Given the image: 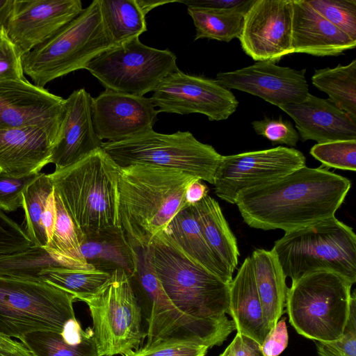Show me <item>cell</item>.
<instances>
[{
	"label": "cell",
	"instance_id": "obj_1",
	"mask_svg": "<svg viewBox=\"0 0 356 356\" xmlns=\"http://www.w3.org/2000/svg\"><path fill=\"white\" fill-rule=\"evenodd\" d=\"M350 187L346 177L305 165L241 192L236 204L250 227L286 232L334 217Z\"/></svg>",
	"mask_w": 356,
	"mask_h": 356
},
{
	"label": "cell",
	"instance_id": "obj_2",
	"mask_svg": "<svg viewBox=\"0 0 356 356\" xmlns=\"http://www.w3.org/2000/svg\"><path fill=\"white\" fill-rule=\"evenodd\" d=\"M120 168V225L133 247L144 250L178 212L190 207L186 191L198 178L181 170L149 164Z\"/></svg>",
	"mask_w": 356,
	"mask_h": 356
},
{
	"label": "cell",
	"instance_id": "obj_3",
	"mask_svg": "<svg viewBox=\"0 0 356 356\" xmlns=\"http://www.w3.org/2000/svg\"><path fill=\"white\" fill-rule=\"evenodd\" d=\"M120 167L101 147L75 163L49 174L81 241L121 227L118 181Z\"/></svg>",
	"mask_w": 356,
	"mask_h": 356
},
{
	"label": "cell",
	"instance_id": "obj_4",
	"mask_svg": "<svg viewBox=\"0 0 356 356\" xmlns=\"http://www.w3.org/2000/svg\"><path fill=\"white\" fill-rule=\"evenodd\" d=\"M175 306L197 319L227 313L229 284L192 260L165 231L143 250Z\"/></svg>",
	"mask_w": 356,
	"mask_h": 356
},
{
	"label": "cell",
	"instance_id": "obj_5",
	"mask_svg": "<svg viewBox=\"0 0 356 356\" xmlns=\"http://www.w3.org/2000/svg\"><path fill=\"white\" fill-rule=\"evenodd\" d=\"M272 250L292 282L319 270L356 282V235L335 216L285 232Z\"/></svg>",
	"mask_w": 356,
	"mask_h": 356
},
{
	"label": "cell",
	"instance_id": "obj_6",
	"mask_svg": "<svg viewBox=\"0 0 356 356\" xmlns=\"http://www.w3.org/2000/svg\"><path fill=\"white\" fill-rule=\"evenodd\" d=\"M113 45L105 29L99 0H94L70 23L22 57L24 74L33 84L49 82L86 65Z\"/></svg>",
	"mask_w": 356,
	"mask_h": 356
},
{
	"label": "cell",
	"instance_id": "obj_7",
	"mask_svg": "<svg viewBox=\"0 0 356 356\" xmlns=\"http://www.w3.org/2000/svg\"><path fill=\"white\" fill-rule=\"evenodd\" d=\"M352 285L327 270L309 273L292 282L285 302L289 323L298 334L316 341L339 339L349 314Z\"/></svg>",
	"mask_w": 356,
	"mask_h": 356
},
{
	"label": "cell",
	"instance_id": "obj_8",
	"mask_svg": "<svg viewBox=\"0 0 356 356\" xmlns=\"http://www.w3.org/2000/svg\"><path fill=\"white\" fill-rule=\"evenodd\" d=\"M75 296L42 280L0 275V334L20 339L38 330L60 333L76 318Z\"/></svg>",
	"mask_w": 356,
	"mask_h": 356
},
{
	"label": "cell",
	"instance_id": "obj_9",
	"mask_svg": "<svg viewBox=\"0 0 356 356\" xmlns=\"http://www.w3.org/2000/svg\"><path fill=\"white\" fill-rule=\"evenodd\" d=\"M102 148L120 166L142 163L181 170L214 184L222 155L199 141L190 131L161 134L154 129L118 142H103Z\"/></svg>",
	"mask_w": 356,
	"mask_h": 356
},
{
	"label": "cell",
	"instance_id": "obj_10",
	"mask_svg": "<svg viewBox=\"0 0 356 356\" xmlns=\"http://www.w3.org/2000/svg\"><path fill=\"white\" fill-rule=\"evenodd\" d=\"M132 284L123 269H116L97 291L81 300L89 307L99 356H129L145 337Z\"/></svg>",
	"mask_w": 356,
	"mask_h": 356
},
{
	"label": "cell",
	"instance_id": "obj_11",
	"mask_svg": "<svg viewBox=\"0 0 356 356\" xmlns=\"http://www.w3.org/2000/svg\"><path fill=\"white\" fill-rule=\"evenodd\" d=\"M85 69L106 90L144 96L178 67L173 52L147 46L134 38L101 52Z\"/></svg>",
	"mask_w": 356,
	"mask_h": 356
},
{
	"label": "cell",
	"instance_id": "obj_12",
	"mask_svg": "<svg viewBox=\"0 0 356 356\" xmlns=\"http://www.w3.org/2000/svg\"><path fill=\"white\" fill-rule=\"evenodd\" d=\"M139 254L134 278L150 305L146 345L168 339L194 341L211 348L221 345L235 328L226 315L197 319L180 312L172 302L143 250Z\"/></svg>",
	"mask_w": 356,
	"mask_h": 356
},
{
	"label": "cell",
	"instance_id": "obj_13",
	"mask_svg": "<svg viewBox=\"0 0 356 356\" xmlns=\"http://www.w3.org/2000/svg\"><path fill=\"white\" fill-rule=\"evenodd\" d=\"M305 163L300 151L283 146L222 156L215 174L214 191L221 200L236 204L241 192L273 181Z\"/></svg>",
	"mask_w": 356,
	"mask_h": 356
},
{
	"label": "cell",
	"instance_id": "obj_14",
	"mask_svg": "<svg viewBox=\"0 0 356 356\" xmlns=\"http://www.w3.org/2000/svg\"><path fill=\"white\" fill-rule=\"evenodd\" d=\"M159 113H201L211 121L227 119L238 101L216 79L191 75L179 69L168 74L150 97Z\"/></svg>",
	"mask_w": 356,
	"mask_h": 356
},
{
	"label": "cell",
	"instance_id": "obj_15",
	"mask_svg": "<svg viewBox=\"0 0 356 356\" xmlns=\"http://www.w3.org/2000/svg\"><path fill=\"white\" fill-rule=\"evenodd\" d=\"M292 0H254L238 38L243 51L257 62L277 63L293 53Z\"/></svg>",
	"mask_w": 356,
	"mask_h": 356
},
{
	"label": "cell",
	"instance_id": "obj_16",
	"mask_svg": "<svg viewBox=\"0 0 356 356\" xmlns=\"http://www.w3.org/2000/svg\"><path fill=\"white\" fill-rule=\"evenodd\" d=\"M65 111V99L26 79L0 80V128L38 127L55 143Z\"/></svg>",
	"mask_w": 356,
	"mask_h": 356
},
{
	"label": "cell",
	"instance_id": "obj_17",
	"mask_svg": "<svg viewBox=\"0 0 356 356\" xmlns=\"http://www.w3.org/2000/svg\"><path fill=\"white\" fill-rule=\"evenodd\" d=\"M83 10L80 0H13L5 28L23 56L49 40Z\"/></svg>",
	"mask_w": 356,
	"mask_h": 356
},
{
	"label": "cell",
	"instance_id": "obj_18",
	"mask_svg": "<svg viewBox=\"0 0 356 356\" xmlns=\"http://www.w3.org/2000/svg\"><path fill=\"white\" fill-rule=\"evenodd\" d=\"M306 69L297 70L272 62H257L241 69L219 72L215 79L230 90L257 96L278 107L304 101L309 92Z\"/></svg>",
	"mask_w": 356,
	"mask_h": 356
},
{
	"label": "cell",
	"instance_id": "obj_19",
	"mask_svg": "<svg viewBox=\"0 0 356 356\" xmlns=\"http://www.w3.org/2000/svg\"><path fill=\"white\" fill-rule=\"evenodd\" d=\"M158 110L151 98L105 90L92 99V118L100 140H124L153 129Z\"/></svg>",
	"mask_w": 356,
	"mask_h": 356
},
{
	"label": "cell",
	"instance_id": "obj_20",
	"mask_svg": "<svg viewBox=\"0 0 356 356\" xmlns=\"http://www.w3.org/2000/svg\"><path fill=\"white\" fill-rule=\"evenodd\" d=\"M92 97L84 89L73 91L65 99V111L49 163L55 171L65 168L101 148L92 118Z\"/></svg>",
	"mask_w": 356,
	"mask_h": 356
},
{
	"label": "cell",
	"instance_id": "obj_21",
	"mask_svg": "<svg viewBox=\"0 0 356 356\" xmlns=\"http://www.w3.org/2000/svg\"><path fill=\"white\" fill-rule=\"evenodd\" d=\"M295 122L302 141L323 143L356 140V118L343 111L328 99L310 93L300 103L279 107Z\"/></svg>",
	"mask_w": 356,
	"mask_h": 356
},
{
	"label": "cell",
	"instance_id": "obj_22",
	"mask_svg": "<svg viewBox=\"0 0 356 356\" xmlns=\"http://www.w3.org/2000/svg\"><path fill=\"white\" fill-rule=\"evenodd\" d=\"M293 53L337 56L354 49L356 40L316 11L307 0H292Z\"/></svg>",
	"mask_w": 356,
	"mask_h": 356
},
{
	"label": "cell",
	"instance_id": "obj_23",
	"mask_svg": "<svg viewBox=\"0 0 356 356\" xmlns=\"http://www.w3.org/2000/svg\"><path fill=\"white\" fill-rule=\"evenodd\" d=\"M54 144L38 127L0 128V172L16 177L40 173L49 163Z\"/></svg>",
	"mask_w": 356,
	"mask_h": 356
},
{
	"label": "cell",
	"instance_id": "obj_24",
	"mask_svg": "<svg viewBox=\"0 0 356 356\" xmlns=\"http://www.w3.org/2000/svg\"><path fill=\"white\" fill-rule=\"evenodd\" d=\"M227 314L232 318L237 332L262 344L270 328L257 292L250 257L245 259L229 284Z\"/></svg>",
	"mask_w": 356,
	"mask_h": 356
},
{
	"label": "cell",
	"instance_id": "obj_25",
	"mask_svg": "<svg viewBox=\"0 0 356 356\" xmlns=\"http://www.w3.org/2000/svg\"><path fill=\"white\" fill-rule=\"evenodd\" d=\"M81 250L87 263L95 269L109 273L123 269L131 277L137 272L138 252L129 243L121 227L84 236Z\"/></svg>",
	"mask_w": 356,
	"mask_h": 356
},
{
	"label": "cell",
	"instance_id": "obj_26",
	"mask_svg": "<svg viewBox=\"0 0 356 356\" xmlns=\"http://www.w3.org/2000/svg\"><path fill=\"white\" fill-rule=\"evenodd\" d=\"M190 209L216 259L233 275L238 263L239 251L218 202L207 195L191 205Z\"/></svg>",
	"mask_w": 356,
	"mask_h": 356
},
{
	"label": "cell",
	"instance_id": "obj_27",
	"mask_svg": "<svg viewBox=\"0 0 356 356\" xmlns=\"http://www.w3.org/2000/svg\"><path fill=\"white\" fill-rule=\"evenodd\" d=\"M250 257L257 292L270 330L284 313L288 290L286 277L272 250L257 249Z\"/></svg>",
	"mask_w": 356,
	"mask_h": 356
},
{
	"label": "cell",
	"instance_id": "obj_28",
	"mask_svg": "<svg viewBox=\"0 0 356 356\" xmlns=\"http://www.w3.org/2000/svg\"><path fill=\"white\" fill-rule=\"evenodd\" d=\"M164 231L192 260L226 284L231 283L232 275L216 259L190 207L178 212Z\"/></svg>",
	"mask_w": 356,
	"mask_h": 356
},
{
	"label": "cell",
	"instance_id": "obj_29",
	"mask_svg": "<svg viewBox=\"0 0 356 356\" xmlns=\"http://www.w3.org/2000/svg\"><path fill=\"white\" fill-rule=\"evenodd\" d=\"M102 21L113 45L147 31L146 14L138 0H99Z\"/></svg>",
	"mask_w": 356,
	"mask_h": 356
},
{
	"label": "cell",
	"instance_id": "obj_30",
	"mask_svg": "<svg viewBox=\"0 0 356 356\" xmlns=\"http://www.w3.org/2000/svg\"><path fill=\"white\" fill-rule=\"evenodd\" d=\"M20 341L32 356H99L92 330L81 339H72L50 330L35 331L23 336Z\"/></svg>",
	"mask_w": 356,
	"mask_h": 356
},
{
	"label": "cell",
	"instance_id": "obj_31",
	"mask_svg": "<svg viewBox=\"0 0 356 356\" xmlns=\"http://www.w3.org/2000/svg\"><path fill=\"white\" fill-rule=\"evenodd\" d=\"M312 84L328 95L329 100L356 118V60L348 65L317 70Z\"/></svg>",
	"mask_w": 356,
	"mask_h": 356
},
{
	"label": "cell",
	"instance_id": "obj_32",
	"mask_svg": "<svg viewBox=\"0 0 356 356\" xmlns=\"http://www.w3.org/2000/svg\"><path fill=\"white\" fill-rule=\"evenodd\" d=\"M56 219L52 237L44 249L56 257L64 267L92 269L84 259L76 229L58 194L54 191Z\"/></svg>",
	"mask_w": 356,
	"mask_h": 356
},
{
	"label": "cell",
	"instance_id": "obj_33",
	"mask_svg": "<svg viewBox=\"0 0 356 356\" xmlns=\"http://www.w3.org/2000/svg\"><path fill=\"white\" fill-rule=\"evenodd\" d=\"M247 11L187 7L196 30L195 40L207 38L229 42L238 39Z\"/></svg>",
	"mask_w": 356,
	"mask_h": 356
},
{
	"label": "cell",
	"instance_id": "obj_34",
	"mask_svg": "<svg viewBox=\"0 0 356 356\" xmlns=\"http://www.w3.org/2000/svg\"><path fill=\"white\" fill-rule=\"evenodd\" d=\"M53 191L54 186L49 174L41 172L22 194L24 229L35 246L44 248L49 243L42 220L47 198Z\"/></svg>",
	"mask_w": 356,
	"mask_h": 356
},
{
	"label": "cell",
	"instance_id": "obj_35",
	"mask_svg": "<svg viewBox=\"0 0 356 356\" xmlns=\"http://www.w3.org/2000/svg\"><path fill=\"white\" fill-rule=\"evenodd\" d=\"M111 273L92 269H73L54 267L42 271L39 277L43 281L73 294L81 301L92 294L107 281Z\"/></svg>",
	"mask_w": 356,
	"mask_h": 356
},
{
	"label": "cell",
	"instance_id": "obj_36",
	"mask_svg": "<svg viewBox=\"0 0 356 356\" xmlns=\"http://www.w3.org/2000/svg\"><path fill=\"white\" fill-rule=\"evenodd\" d=\"M54 267L64 266L44 248L33 245L20 252L0 255V275L41 280L39 274Z\"/></svg>",
	"mask_w": 356,
	"mask_h": 356
},
{
	"label": "cell",
	"instance_id": "obj_37",
	"mask_svg": "<svg viewBox=\"0 0 356 356\" xmlns=\"http://www.w3.org/2000/svg\"><path fill=\"white\" fill-rule=\"evenodd\" d=\"M309 153L328 168L353 172L356 170V140L317 143L311 148Z\"/></svg>",
	"mask_w": 356,
	"mask_h": 356
},
{
	"label": "cell",
	"instance_id": "obj_38",
	"mask_svg": "<svg viewBox=\"0 0 356 356\" xmlns=\"http://www.w3.org/2000/svg\"><path fill=\"white\" fill-rule=\"evenodd\" d=\"M321 15L356 40V0H307Z\"/></svg>",
	"mask_w": 356,
	"mask_h": 356
},
{
	"label": "cell",
	"instance_id": "obj_39",
	"mask_svg": "<svg viewBox=\"0 0 356 356\" xmlns=\"http://www.w3.org/2000/svg\"><path fill=\"white\" fill-rule=\"evenodd\" d=\"M318 356H356V296L351 293L348 320L341 337L330 341H316Z\"/></svg>",
	"mask_w": 356,
	"mask_h": 356
},
{
	"label": "cell",
	"instance_id": "obj_40",
	"mask_svg": "<svg viewBox=\"0 0 356 356\" xmlns=\"http://www.w3.org/2000/svg\"><path fill=\"white\" fill-rule=\"evenodd\" d=\"M209 348L191 341L168 339L145 344L129 356H206Z\"/></svg>",
	"mask_w": 356,
	"mask_h": 356
},
{
	"label": "cell",
	"instance_id": "obj_41",
	"mask_svg": "<svg viewBox=\"0 0 356 356\" xmlns=\"http://www.w3.org/2000/svg\"><path fill=\"white\" fill-rule=\"evenodd\" d=\"M252 126L257 135L267 138L273 145L295 147L300 139L292 123L281 117L277 119L265 117L262 120L253 121Z\"/></svg>",
	"mask_w": 356,
	"mask_h": 356
},
{
	"label": "cell",
	"instance_id": "obj_42",
	"mask_svg": "<svg viewBox=\"0 0 356 356\" xmlns=\"http://www.w3.org/2000/svg\"><path fill=\"white\" fill-rule=\"evenodd\" d=\"M40 173L16 177L0 172V209L11 212L22 207L24 191Z\"/></svg>",
	"mask_w": 356,
	"mask_h": 356
},
{
	"label": "cell",
	"instance_id": "obj_43",
	"mask_svg": "<svg viewBox=\"0 0 356 356\" xmlns=\"http://www.w3.org/2000/svg\"><path fill=\"white\" fill-rule=\"evenodd\" d=\"M22 54L10 38L4 26L0 27V80H23Z\"/></svg>",
	"mask_w": 356,
	"mask_h": 356
},
{
	"label": "cell",
	"instance_id": "obj_44",
	"mask_svg": "<svg viewBox=\"0 0 356 356\" xmlns=\"http://www.w3.org/2000/svg\"><path fill=\"white\" fill-rule=\"evenodd\" d=\"M3 214L0 209V216ZM32 245L25 229L15 221L0 224V255L20 252Z\"/></svg>",
	"mask_w": 356,
	"mask_h": 356
},
{
	"label": "cell",
	"instance_id": "obj_45",
	"mask_svg": "<svg viewBox=\"0 0 356 356\" xmlns=\"http://www.w3.org/2000/svg\"><path fill=\"white\" fill-rule=\"evenodd\" d=\"M288 341L289 336L285 318H282L270 329L261 345L264 356L280 355L286 348Z\"/></svg>",
	"mask_w": 356,
	"mask_h": 356
},
{
	"label": "cell",
	"instance_id": "obj_46",
	"mask_svg": "<svg viewBox=\"0 0 356 356\" xmlns=\"http://www.w3.org/2000/svg\"><path fill=\"white\" fill-rule=\"evenodd\" d=\"M219 356H264L261 345L253 339L237 332Z\"/></svg>",
	"mask_w": 356,
	"mask_h": 356
},
{
	"label": "cell",
	"instance_id": "obj_47",
	"mask_svg": "<svg viewBox=\"0 0 356 356\" xmlns=\"http://www.w3.org/2000/svg\"><path fill=\"white\" fill-rule=\"evenodd\" d=\"M254 0H184L177 2L187 7H198L216 10H248Z\"/></svg>",
	"mask_w": 356,
	"mask_h": 356
},
{
	"label": "cell",
	"instance_id": "obj_48",
	"mask_svg": "<svg viewBox=\"0 0 356 356\" xmlns=\"http://www.w3.org/2000/svg\"><path fill=\"white\" fill-rule=\"evenodd\" d=\"M0 356H32L21 341L0 334Z\"/></svg>",
	"mask_w": 356,
	"mask_h": 356
},
{
	"label": "cell",
	"instance_id": "obj_49",
	"mask_svg": "<svg viewBox=\"0 0 356 356\" xmlns=\"http://www.w3.org/2000/svg\"><path fill=\"white\" fill-rule=\"evenodd\" d=\"M56 219V202L54 191L47 198L42 224L47 236L49 243L52 237Z\"/></svg>",
	"mask_w": 356,
	"mask_h": 356
},
{
	"label": "cell",
	"instance_id": "obj_50",
	"mask_svg": "<svg viewBox=\"0 0 356 356\" xmlns=\"http://www.w3.org/2000/svg\"><path fill=\"white\" fill-rule=\"evenodd\" d=\"M209 189L200 179H194L187 187L185 197L189 206L200 201L208 195Z\"/></svg>",
	"mask_w": 356,
	"mask_h": 356
},
{
	"label": "cell",
	"instance_id": "obj_51",
	"mask_svg": "<svg viewBox=\"0 0 356 356\" xmlns=\"http://www.w3.org/2000/svg\"><path fill=\"white\" fill-rule=\"evenodd\" d=\"M13 0H0V27L6 26L10 13Z\"/></svg>",
	"mask_w": 356,
	"mask_h": 356
},
{
	"label": "cell",
	"instance_id": "obj_52",
	"mask_svg": "<svg viewBox=\"0 0 356 356\" xmlns=\"http://www.w3.org/2000/svg\"><path fill=\"white\" fill-rule=\"evenodd\" d=\"M177 2V0L174 1H152V0H138V3L143 10L147 15L153 8L162 6L165 3Z\"/></svg>",
	"mask_w": 356,
	"mask_h": 356
}]
</instances>
